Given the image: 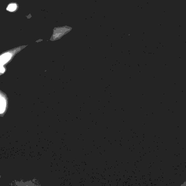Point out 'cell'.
<instances>
[{
  "mask_svg": "<svg viewBox=\"0 0 186 186\" xmlns=\"http://www.w3.org/2000/svg\"><path fill=\"white\" fill-rule=\"evenodd\" d=\"M71 29V28H68V26L55 28L53 31V34L52 35L51 40H55L56 39L61 38L65 34L69 32Z\"/></svg>",
  "mask_w": 186,
  "mask_h": 186,
  "instance_id": "obj_2",
  "label": "cell"
},
{
  "mask_svg": "<svg viewBox=\"0 0 186 186\" xmlns=\"http://www.w3.org/2000/svg\"><path fill=\"white\" fill-rule=\"evenodd\" d=\"M26 46H20L18 48H16L14 49L9 50L7 52L3 53L1 55V66H4L8 63L11 60L12 58L14 56V55L20 51L23 48L25 47Z\"/></svg>",
  "mask_w": 186,
  "mask_h": 186,
  "instance_id": "obj_1",
  "label": "cell"
},
{
  "mask_svg": "<svg viewBox=\"0 0 186 186\" xmlns=\"http://www.w3.org/2000/svg\"><path fill=\"white\" fill-rule=\"evenodd\" d=\"M18 9V5L15 2L10 3L9 4H8V5L6 8V10L9 12H14L17 11Z\"/></svg>",
  "mask_w": 186,
  "mask_h": 186,
  "instance_id": "obj_4",
  "label": "cell"
},
{
  "mask_svg": "<svg viewBox=\"0 0 186 186\" xmlns=\"http://www.w3.org/2000/svg\"><path fill=\"white\" fill-rule=\"evenodd\" d=\"M6 71V68L4 66H1V74H3Z\"/></svg>",
  "mask_w": 186,
  "mask_h": 186,
  "instance_id": "obj_5",
  "label": "cell"
},
{
  "mask_svg": "<svg viewBox=\"0 0 186 186\" xmlns=\"http://www.w3.org/2000/svg\"><path fill=\"white\" fill-rule=\"evenodd\" d=\"M0 100H1V115H3L6 112L7 108V98L6 97V94L1 92L0 94Z\"/></svg>",
  "mask_w": 186,
  "mask_h": 186,
  "instance_id": "obj_3",
  "label": "cell"
}]
</instances>
